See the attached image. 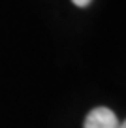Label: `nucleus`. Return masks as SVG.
<instances>
[{"mask_svg": "<svg viewBox=\"0 0 126 128\" xmlns=\"http://www.w3.org/2000/svg\"><path fill=\"white\" fill-rule=\"evenodd\" d=\"M118 124H120V120L117 119L115 111H111L106 106H100L87 115L83 128H118Z\"/></svg>", "mask_w": 126, "mask_h": 128, "instance_id": "nucleus-1", "label": "nucleus"}, {"mask_svg": "<svg viewBox=\"0 0 126 128\" xmlns=\"http://www.w3.org/2000/svg\"><path fill=\"white\" fill-rule=\"evenodd\" d=\"M72 2H74L75 6H79V8H87V6L92 2V0H72Z\"/></svg>", "mask_w": 126, "mask_h": 128, "instance_id": "nucleus-2", "label": "nucleus"}, {"mask_svg": "<svg viewBox=\"0 0 126 128\" xmlns=\"http://www.w3.org/2000/svg\"><path fill=\"white\" fill-rule=\"evenodd\" d=\"M118 128H126V120H124V122H120V124H118Z\"/></svg>", "mask_w": 126, "mask_h": 128, "instance_id": "nucleus-3", "label": "nucleus"}]
</instances>
